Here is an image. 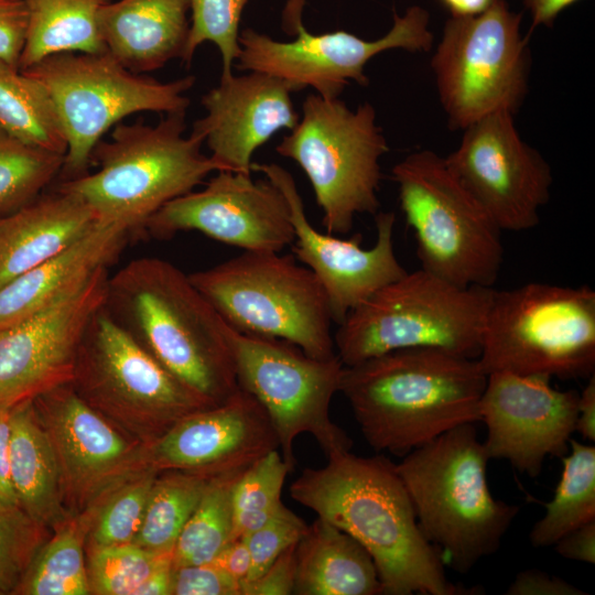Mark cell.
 Segmentation results:
<instances>
[{"label":"cell","mask_w":595,"mask_h":595,"mask_svg":"<svg viewBox=\"0 0 595 595\" xmlns=\"http://www.w3.org/2000/svg\"><path fill=\"white\" fill-rule=\"evenodd\" d=\"M291 497L357 540L370 554L386 595H463L440 552L422 533L396 464L382 455L343 451L320 468H304Z\"/></svg>","instance_id":"obj_1"},{"label":"cell","mask_w":595,"mask_h":595,"mask_svg":"<svg viewBox=\"0 0 595 595\" xmlns=\"http://www.w3.org/2000/svg\"><path fill=\"white\" fill-rule=\"evenodd\" d=\"M486 381L477 358L404 348L344 366L339 392L366 442L402 457L458 425L479 422Z\"/></svg>","instance_id":"obj_2"},{"label":"cell","mask_w":595,"mask_h":595,"mask_svg":"<svg viewBox=\"0 0 595 595\" xmlns=\"http://www.w3.org/2000/svg\"><path fill=\"white\" fill-rule=\"evenodd\" d=\"M105 306L165 369L210 404L239 389L224 320L172 262L131 260L109 275Z\"/></svg>","instance_id":"obj_3"},{"label":"cell","mask_w":595,"mask_h":595,"mask_svg":"<svg viewBox=\"0 0 595 595\" xmlns=\"http://www.w3.org/2000/svg\"><path fill=\"white\" fill-rule=\"evenodd\" d=\"M396 464L426 540L453 570L466 574L493 555L519 513L488 485L489 457L475 423L458 425Z\"/></svg>","instance_id":"obj_4"},{"label":"cell","mask_w":595,"mask_h":595,"mask_svg":"<svg viewBox=\"0 0 595 595\" xmlns=\"http://www.w3.org/2000/svg\"><path fill=\"white\" fill-rule=\"evenodd\" d=\"M185 112L165 113L156 125L117 123L110 139H101L91 152L90 165L97 170L56 187L86 204L99 224L144 231L165 204L221 171L202 152L203 140L185 134Z\"/></svg>","instance_id":"obj_5"},{"label":"cell","mask_w":595,"mask_h":595,"mask_svg":"<svg viewBox=\"0 0 595 595\" xmlns=\"http://www.w3.org/2000/svg\"><path fill=\"white\" fill-rule=\"evenodd\" d=\"M493 286H462L422 268L353 310L334 334L344 366L404 348L477 358Z\"/></svg>","instance_id":"obj_6"},{"label":"cell","mask_w":595,"mask_h":595,"mask_svg":"<svg viewBox=\"0 0 595 595\" xmlns=\"http://www.w3.org/2000/svg\"><path fill=\"white\" fill-rule=\"evenodd\" d=\"M477 360L488 375L588 379L595 372V292L542 282L495 290Z\"/></svg>","instance_id":"obj_7"},{"label":"cell","mask_w":595,"mask_h":595,"mask_svg":"<svg viewBox=\"0 0 595 595\" xmlns=\"http://www.w3.org/2000/svg\"><path fill=\"white\" fill-rule=\"evenodd\" d=\"M188 277L235 331L289 342L318 359L336 355L326 292L292 253L244 251Z\"/></svg>","instance_id":"obj_8"},{"label":"cell","mask_w":595,"mask_h":595,"mask_svg":"<svg viewBox=\"0 0 595 595\" xmlns=\"http://www.w3.org/2000/svg\"><path fill=\"white\" fill-rule=\"evenodd\" d=\"M376 109L309 95L302 117L275 150L307 176L326 232L347 235L357 215L379 212L380 161L389 151Z\"/></svg>","instance_id":"obj_9"},{"label":"cell","mask_w":595,"mask_h":595,"mask_svg":"<svg viewBox=\"0 0 595 595\" xmlns=\"http://www.w3.org/2000/svg\"><path fill=\"white\" fill-rule=\"evenodd\" d=\"M391 176L421 268L462 286H493L504 261L501 230L445 158L411 152Z\"/></svg>","instance_id":"obj_10"},{"label":"cell","mask_w":595,"mask_h":595,"mask_svg":"<svg viewBox=\"0 0 595 595\" xmlns=\"http://www.w3.org/2000/svg\"><path fill=\"white\" fill-rule=\"evenodd\" d=\"M21 72L45 88L55 108L67 143L62 180L88 172L94 148L123 118L186 111L185 93L195 83L194 76L160 82L136 74L108 52L55 54Z\"/></svg>","instance_id":"obj_11"},{"label":"cell","mask_w":595,"mask_h":595,"mask_svg":"<svg viewBox=\"0 0 595 595\" xmlns=\"http://www.w3.org/2000/svg\"><path fill=\"white\" fill-rule=\"evenodd\" d=\"M521 22L522 14L506 0L478 15L445 22L431 68L450 129L463 130L488 115L519 110L531 68Z\"/></svg>","instance_id":"obj_12"},{"label":"cell","mask_w":595,"mask_h":595,"mask_svg":"<svg viewBox=\"0 0 595 595\" xmlns=\"http://www.w3.org/2000/svg\"><path fill=\"white\" fill-rule=\"evenodd\" d=\"M224 331L238 387L267 412L291 470L293 443L301 434H311L326 456L350 451L351 440L329 416L344 370L337 354L318 359L282 339L244 334L226 323Z\"/></svg>","instance_id":"obj_13"},{"label":"cell","mask_w":595,"mask_h":595,"mask_svg":"<svg viewBox=\"0 0 595 595\" xmlns=\"http://www.w3.org/2000/svg\"><path fill=\"white\" fill-rule=\"evenodd\" d=\"M304 0H293L285 15L296 36L278 41L247 28L239 34L240 55L236 68L278 77L295 91L312 87L323 98H338L344 88L355 82L369 83L365 67L382 52L403 50L429 52L433 44L430 14L420 6H410L402 14L393 12L389 31L375 40H367L344 30L313 34L301 20Z\"/></svg>","instance_id":"obj_14"},{"label":"cell","mask_w":595,"mask_h":595,"mask_svg":"<svg viewBox=\"0 0 595 595\" xmlns=\"http://www.w3.org/2000/svg\"><path fill=\"white\" fill-rule=\"evenodd\" d=\"M71 385L93 407L136 419L152 441L212 407L142 347L101 305L79 343Z\"/></svg>","instance_id":"obj_15"},{"label":"cell","mask_w":595,"mask_h":595,"mask_svg":"<svg viewBox=\"0 0 595 595\" xmlns=\"http://www.w3.org/2000/svg\"><path fill=\"white\" fill-rule=\"evenodd\" d=\"M513 116L495 112L470 123L444 156L501 231L534 228L553 183L549 163L521 138Z\"/></svg>","instance_id":"obj_16"},{"label":"cell","mask_w":595,"mask_h":595,"mask_svg":"<svg viewBox=\"0 0 595 595\" xmlns=\"http://www.w3.org/2000/svg\"><path fill=\"white\" fill-rule=\"evenodd\" d=\"M144 230L158 239L199 231L244 251L281 252L294 241L283 193L268 178L231 171H217L204 188L165 204Z\"/></svg>","instance_id":"obj_17"},{"label":"cell","mask_w":595,"mask_h":595,"mask_svg":"<svg viewBox=\"0 0 595 595\" xmlns=\"http://www.w3.org/2000/svg\"><path fill=\"white\" fill-rule=\"evenodd\" d=\"M251 170L263 173L283 193L294 229L293 256L323 285L335 324H340L374 293L407 272L394 251L396 215L392 212H378L375 215V244L370 248H363L361 234L342 238L321 232L312 226L295 181L288 170L277 163H252Z\"/></svg>","instance_id":"obj_18"},{"label":"cell","mask_w":595,"mask_h":595,"mask_svg":"<svg viewBox=\"0 0 595 595\" xmlns=\"http://www.w3.org/2000/svg\"><path fill=\"white\" fill-rule=\"evenodd\" d=\"M108 268L51 306L0 329V408L34 400L73 379L85 328L106 301Z\"/></svg>","instance_id":"obj_19"},{"label":"cell","mask_w":595,"mask_h":595,"mask_svg":"<svg viewBox=\"0 0 595 595\" xmlns=\"http://www.w3.org/2000/svg\"><path fill=\"white\" fill-rule=\"evenodd\" d=\"M550 381L507 371L487 375L479 410L489 459H506L537 477L548 456H564L576 428L580 392L558 390Z\"/></svg>","instance_id":"obj_20"},{"label":"cell","mask_w":595,"mask_h":595,"mask_svg":"<svg viewBox=\"0 0 595 595\" xmlns=\"http://www.w3.org/2000/svg\"><path fill=\"white\" fill-rule=\"evenodd\" d=\"M279 450L277 432L262 405L238 389L219 404L195 411L152 441L147 466L207 479L244 472Z\"/></svg>","instance_id":"obj_21"},{"label":"cell","mask_w":595,"mask_h":595,"mask_svg":"<svg viewBox=\"0 0 595 595\" xmlns=\"http://www.w3.org/2000/svg\"><path fill=\"white\" fill-rule=\"evenodd\" d=\"M284 80L259 72L230 75L202 97L205 116L193 125L221 171L251 175L255 151L300 120Z\"/></svg>","instance_id":"obj_22"},{"label":"cell","mask_w":595,"mask_h":595,"mask_svg":"<svg viewBox=\"0 0 595 595\" xmlns=\"http://www.w3.org/2000/svg\"><path fill=\"white\" fill-rule=\"evenodd\" d=\"M34 404L53 444L64 494L93 496L131 464V445L71 382L40 394Z\"/></svg>","instance_id":"obj_23"},{"label":"cell","mask_w":595,"mask_h":595,"mask_svg":"<svg viewBox=\"0 0 595 595\" xmlns=\"http://www.w3.org/2000/svg\"><path fill=\"white\" fill-rule=\"evenodd\" d=\"M130 234L98 224L73 246L0 288V329L22 322L82 286L120 255Z\"/></svg>","instance_id":"obj_24"},{"label":"cell","mask_w":595,"mask_h":595,"mask_svg":"<svg viewBox=\"0 0 595 595\" xmlns=\"http://www.w3.org/2000/svg\"><path fill=\"white\" fill-rule=\"evenodd\" d=\"M98 224L86 204L57 187L0 216V288L63 252Z\"/></svg>","instance_id":"obj_25"},{"label":"cell","mask_w":595,"mask_h":595,"mask_svg":"<svg viewBox=\"0 0 595 595\" xmlns=\"http://www.w3.org/2000/svg\"><path fill=\"white\" fill-rule=\"evenodd\" d=\"M188 0H118L98 12L107 52L123 67L144 74L182 58L187 41Z\"/></svg>","instance_id":"obj_26"},{"label":"cell","mask_w":595,"mask_h":595,"mask_svg":"<svg viewBox=\"0 0 595 595\" xmlns=\"http://www.w3.org/2000/svg\"><path fill=\"white\" fill-rule=\"evenodd\" d=\"M293 594H382L374 560L353 537L316 517L295 548Z\"/></svg>","instance_id":"obj_27"},{"label":"cell","mask_w":595,"mask_h":595,"mask_svg":"<svg viewBox=\"0 0 595 595\" xmlns=\"http://www.w3.org/2000/svg\"><path fill=\"white\" fill-rule=\"evenodd\" d=\"M10 476L18 505L29 516L44 527L65 521L60 465L34 400L11 409Z\"/></svg>","instance_id":"obj_28"},{"label":"cell","mask_w":595,"mask_h":595,"mask_svg":"<svg viewBox=\"0 0 595 595\" xmlns=\"http://www.w3.org/2000/svg\"><path fill=\"white\" fill-rule=\"evenodd\" d=\"M111 0H24L28 25L19 69L61 53L107 52L99 24L100 8Z\"/></svg>","instance_id":"obj_29"},{"label":"cell","mask_w":595,"mask_h":595,"mask_svg":"<svg viewBox=\"0 0 595 595\" xmlns=\"http://www.w3.org/2000/svg\"><path fill=\"white\" fill-rule=\"evenodd\" d=\"M562 473L545 512L529 533L534 548L552 547L567 532L595 521V447L571 439Z\"/></svg>","instance_id":"obj_30"},{"label":"cell","mask_w":595,"mask_h":595,"mask_svg":"<svg viewBox=\"0 0 595 595\" xmlns=\"http://www.w3.org/2000/svg\"><path fill=\"white\" fill-rule=\"evenodd\" d=\"M0 128L17 139L64 154L67 143L45 88L0 60Z\"/></svg>","instance_id":"obj_31"},{"label":"cell","mask_w":595,"mask_h":595,"mask_svg":"<svg viewBox=\"0 0 595 595\" xmlns=\"http://www.w3.org/2000/svg\"><path fill=\"white\" fill-rule=\"evenodd\" d=\"M85 520L63 522L40 548L13 594L87 595L90 593L84 561Z\"/></svg>","instance_id":"obj_32"},{"label":"cell","mask_w":595,"mask_h":595,"mask_svg":"<svg viewBox=\"0 0 595 595\" xmlns=\"http://www.w3.org/2000/svg\"><path fill=\"white\" fill-rule=\"evenodd\" d=\"M207 483L203 476L180 470L156 476L132 543L159 553H172Z\"/></svg>","instance_id":"obj_33"},{"label":"cell","mask_w":595,"mask_h":595,"mask_svg":"<svg viewBox=\"0 0 595 595\" xmlns=\"http://www.w3.org/2000/svg\"><path fill=\"white\" fill-rule=\"evenodd\" d=\"M241 473L208 479L177 538L172 552L173 566L210 563L232 539L231 491Z\"/></svg>","instance_id":"obj_34"},{"label":"cell","mask_w":595,"mask_h":595,"mask_svg":"<svg viewBox=\"0 0 595 595\" xmlns=\"http://www.w3.org/2000/svg\"><path fill=\"white\" fill-rule=\"evenodd\" d=\"M63 164L64 154L28 144L0 128V216L40 196Z\"/></svg>","instance_id":"obj_35"},{"label":"cell","mask_w":595,"mask_h":595,"mask_svg":"<svg viewBox=\"0 0 595 595\" xmlns=\"http://www.w3.org/2000/svg\"><path fill=\"white\" fill-rule=\"evenodd\" d=\"M290 472L280 451L274 450L238 476L231 491L232 539L246 536L277 515L283 506L281 494Z\"/></svg>","instance_id":"obj_36"},{"label":"cell","mask_w":595,"mask_h":595,"mask_svg":"<svg viewBox=\"0 0 595 595\" xmlns=\"http://www.w3.org/2000/svg\"><path fill=\"white\" fill-rule=\"evenodd\" d=\"M158 476L151 467L116 488L100 506L90 529V549L126 544L136 538Z\"/></svg>","instance_id":"obj_37"},{"label":"cell","mask_w":595,"mask_h":595,"mask_svg":"<svg viewBox=\"0 0 595 595\" xmlns=\"http://www.w3.org/2000/svg\"><path fill=\"white\" fill-rule=\"evenodd\" d=\"M172 553H159L132 542L91 549L87 566L90 593L132 595L134 589Z\"/></svg>","instance_id":"obj_38"},{"label":"cell","mask_w":595,"mask_h":595,"mask_svg":"<svg viewBox=\"0 0 595 595\" xmlns=\"http://www.w3.org/2000/svg\"><path fill=\"white\" fill-rule=\"evenodd\" d=\"M249 0H188L191 22L182 62L191 64L197 47L214 43L220 53V78L232 75L231 67L240 55L239 23Z\"/></svg>","instance_id":"obj_39"},{"label":"cell","mask_w":595,"mask_h":595,"mask_svg":"<svg viewBox=\"0 0 595 595\" xmlns=\"http://www.w3.org/2000/svg\"><path fill=\"white\" fill-rule=\"evenodd\" d=\"M43 524L19 505H0V594H13L42 547Z\"/></svg>","instance_id":"obj_40"},{"label":"cell","mask_w":595,"mask_h":595,"mask_svg":"<svg viewBox=\"0 0 595 595\" xmlns=\"http://www.w3.org/2000/svg\"><path fill=\"white\" fill-rule=\"evenodd\" d=\"M307 527L301 517L283 505L269 521L244 536L250 555L246 582L259 577L284 550L296 544Z\"/></svg>","instance_id":"obj_41"},{"label":"cell","mask_w":595,"mask_h":595,"mask_svg":"<svg viewBox=\"0 0 595 595\" xmlns=\"http://www.w3.org/2000/svg\"><path fill=\"white\" fill-rule=\"evenodd\" d=\"M172 595H241V585L214 563L173 566Z\"/></svg>","instance_id":"obj_42"},{"label":"cell","mask_w":595,"mask_h":595,"mask_svg":"<svg viewBox=\"0 0 595 595\" xmlns=\"http://www.w3.org/2000/svg\"><path fill=\"white\" fill-rule=\"evenodd\" d=\"M296 544L284 550L259 577L244 582L241 595L293 594L296 574Z\"/></svg>","instance_id":"obj_43"},{"label":"cell","mask_w":595,"mask_h":595,"mask_svg":"<svg viewBox=\"0 0 595 595\" xmlns=\"http://www.w3.org/2000/svg\"><path fill=\"white\" fill-rule=\"evenodd\" d=\"M28 25L24 0H0V60L19 68Z\"/></svg>","instance_id":"obj_44"},{"label":"cell","mask_w":595,"mask_h":595,"mask_svg":"<svg viewBox=\"0 0 595 595\" xmlns=\"http://www.w3.org/2000/svg\"><path fill=\"white\" fill-rule=\"evenodd\" d=\"M508 595H585L565 580L537 569L521 571L506 591Z\"/></svg>","instance_id":"obj_45"},{"label":"cell","mask_w":595,"mask_h":595,"mask_svg":"<svg viewBox=\"0 0 595 595\" xmlns=\"http://www.w3.org/2000/svg\"><path fill=\"white\" fill-rule=\"evenodd\" d=\"M559 555L588 564L595 563V521L587 522L560 538L554 544Z\"/></svg>","instance_id":"obj_46"},{"label":"cell","mask_w":595,"mask_h":595,"mask_svg":"<svg viewBox=\"0 0 595 595\" xmlns=\"http://www.w3.org/2000/svg\"><path fill=\"white\" fill-rule=\"evenodd\" d=\"M240 585L247 581L250 571V555L245 539L230 540L212 561Z\"/></svg>","instance_id":"obj_47"},{"label":"cell","mask_w":595,"mask_h":595,"mask_svg":"<svg viewBox=\"0 0 595 595\" xmlns=\"http://www.w3.org/2000/svg\"><path fill=\"white\" fill-rule=\"evenodd\" d=\"M12 408H0V505H18L10 476V415Z\"/></svg>","instance_id":"obj_48"},{"label":"cell","mask_w":595,"mask_h":595,"mask_svg":"<svg viewBox=\"0 0 595 595\" xmlns=\"http://www.w3.org/2000/svg\"><path fill=\"white\" fill-rule=\"evenodd\" d=\"M575 432L589 442L595 441V376L587 379L580 393Z\"/></svg>","instance_id":"obj_49"},{"label":"cell","mask_w":595,"mask_h":595,"mask_svg":"<svg viewBox=\"0 0 595 595\" xmlns=\"http://www.w3.org/2000/svg\"><path fill=\"white\" fill-rule=\"evenodd\" d=\"M577 1L580 0H522L533 28L552 25L561 12Z\"/></svg>","instance_id":"obj_50"},{"label":"cell","mask_w":595,"mask_h":595,"mask_svg":"<svg viewBox=\"0 0 595 595\" xmlns=\"http://www.w3.org/2000/svg\"><path fill=\"white\" fill-rule=\"evenodd\" d=\"M172 570V560L161 564L134 589L132 595H170Z\"/></svg>","instance_id":"obj_51"},{"label":"cell","mask_w":595,"mask_h":595,"mask_svg":"<svg viewBox=\"0 0 595 595\" xmlns=\"http://www.w3.org/2000/svg\"><path fill=\"white\" fill-rule=\"evenodd\" d=\"M498 0H440L453 18L478 15L491 8Z\"/></svg>","instance_id":"obj_52"}]
</instances>
